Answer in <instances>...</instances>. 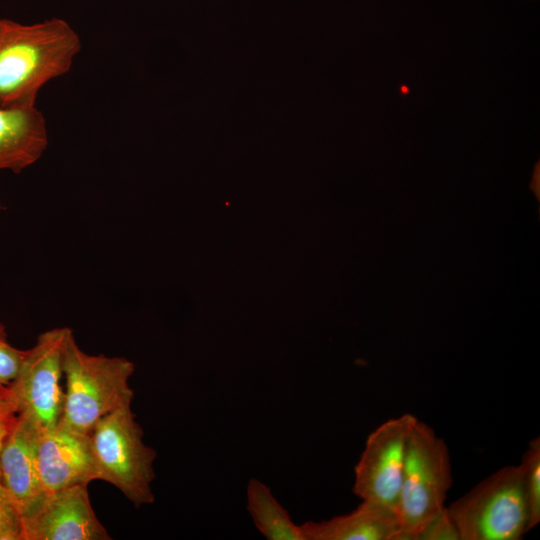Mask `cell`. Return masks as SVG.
I'll use <instances>...</instances> for the list:
<instances>
[{"label": "cell", "instance_id": "18", "mask_svg": "<svg viewBox=\"0 0 540 540\" xmlns=\"http://www.w3.org/2000/svg\"><path fill=\"white\" fill-rule=\"evenodd\" d=\"M2 208V205L0 204V209Z\"/></svg>", "mask_w": 540, "mask_h": 540}, {"label": "cell", "instance_id": "1", "mask_svg": "<svg viewBox=\"0 0 540 540\" xmlns=\"http://www.w3.org/2000/svg\"><path fill=\"white\" fill-rule=\"evenodd\" d=\"M81 47L63 19L23 24L0 17V107L36 105L40 90L70 71Z\"/></svg>", "mask_w": 540, "mask_h": 540}, {"label": "cell", "instance_id": "17", "mask_svg": "<svg viewBox=\"0 0 540 540\" xmlns=\"http://www.w3.org/2000/svg\"><path fill=\"white\" fill-rule=\"evenodd\" d=\"M21 520L4 488L0 472V540H20Z\"/></svg>", "mask_w": 540, "mask_h": 540}, {"label": "cell", "instance_id": "8", "mask_svg": "<svg viewBox=\"0 0 540 540\" xmlns=\"http://www.w3.org/2000/svg\"><path fill=\"white\" fill-rule=\"evenodd\" d=\"M88 485L69 486L44 495L21 519L20 540H109L97 518Z\"/></svg>", "mask_w": 540, "mask_h": 540}, {"label": "cell", "instance_id": "7", "mask_svg": "<svg viewBox=\"0 0 540 540\" xmlns=\"http://www.w3.org/2000/svg\"><path fill=\"white\" fill-rule=\"evenodd\" d=\"M415 419L404 414L378 426L368 436L354 469L353 493L397 516L406 450Z\"/></svg>", "mask_w": 540, "mask_h": 540}, {"label": "cell", "instance_id": "15", "mask_svg": "<svg viewBox=\"0 0 540 540\" xmlns=\"http://www.w3.org/2000/svg\"><path fill=\"white\" fill-rule=\"evenodd\" d=\"M415 540H461L447 506L436 513L417 533Z\"/></svg>", "mask_w": 540, "mask_h": 540}, {"label": "cell", "instance_id": "3", "mask_svg": "<svg viewBox=\"0 0 540 540\" xmlns=\"http://www.w3.org/2000/svg\"><path fill=\"white\" fill-rule=\"evenodd\" d=\"M143 436L131 406L108 413L90 432L94 480L112 484L136 507L155 500L151 484L157 453Z\"/></svg>", "mask_w": 540, "mask_h": 540}, {"label": "cell", "instance_id": "14", "mask_svg": "<svg viewBox=\"0 0 540 540\" xmlns=\"http://www.w3.org/2000/svg\"><path fill=\"white\" fill-rule=\"evenodd\" d=\"M520 466L528 515V531L540 522V438L532 439L524 452Z\"/></svg>", "mask_w": 540, "mask_h": 540}, {"label": "cell", "instance_id": "16", "mask_svg": "<svg viewBox=\"0 0 540 540\" xmlns=\"http://www.w3.org/2000/svg\"><path fill=\"white\" fill-rule=\"evenodd\" d=\"M26 350L14 347L8 340L5 325L0 321V384L9 385L17 376Z\"/></svg>", "mask_w": 540, "mask_h": 540}, {"label": "cell", "instance_id": "12", "mask_svg": "<svg viewBox=\"0 0 540 540\" xmlns=\"http://www.w3.org/2000/svg\"><path fill=\"white\" fill-rule=\"evenodd\" d=\"M300 528L305 540H402L398 516L367 501L347 514L307 521Z\"/></svg>", "mask_w": 540, "mask_h": 540}, {"label": "cell", "instance_id": "11", "mask_svg": "<svg viewBox=\"0 0 540 540\" xmlns=\"http://www.w3.org/2000/svg\"><path fill=\"white\" fill-rule=\"evenodd\" d=\"M48 142L46 120L36 105L0 107V171L21 173L43 156Z\"/></svg>", "mask_w": 540, "mask_h": 540}, {"label": "cell", "instance_id": "2", "mask_svg": "<svg viewBox=\"0 0 540 540\" xmlns=\"http://www.w3.org/2000/svg\"><path fill=\"white\" fill-rule=\"evenodd\" d=\"M134 371V363L124 357L84 352L72 334L64 349L66 388L59 423L78 432L90 433L108 413L131 406L134 391L129 386V379Z\"/></svg>", "mask_w": 540, "mask_h": 540}, {"label": "cell", "instance_id": "4", "mask_svg": "<svg viewBox=\"0 0 540 540\" xmlns=\"http://www.w3.org/2000/svg\"><path fill=\"white\" fill-rule=\"evenodd\" d=\"M452 484L448 446L417 418L408 440L399 496L402 540H415L422 527L445 506Z\"/></svg>", "mask_w": 540, "mask_h": 540}, {"label": "cell", "instance_id": "6", "mask_svg": "<svg viewBox=\"0 0 540 540\" xmlns=\"http://www.w3.org/2000/svg\"><path fill=\"white\" fill-rule=\"evenodd\" d=\"M72 334L69 327L41 333L34 346L26 350L17 376L8 385L16 413L29 419L40 432L53 428L61 418L63 356Z\"/></svg>", "mask_w": 540, "mask_h": 540}, {"label": "cell", "instance_id": "9", "mask_svg": "<svg viewBox=\"0 0 540 540\" xmlns=\"http://www.w3.org/2000/svg\"><path fill=\"white\" fill-rule=\"evenodd\" d=\"M37 462L45 494L94 481V459L90 433L61 423L40 432Z\"/></svg>", "mask_w": 540, "mask_h": 540}, {"label": "cell", "instance_id": "10", "mask_svg": "<svg viewBox=\"0 0 540 540\" xmlns=\"http://www.w3.org/2000/svg\"><path fill=\"white\" fill-rule=\"evenodd\" d=\"M39 435L40 430L29 419L17 414L0 453L2 483L20 520L45 495L37 462Z\"/></svg>", "mask_w": 540, "mask_h": 540}, {"label": "cell", "instance_id": "5", "mask_svg": "<svg viewBox=\"0 0 540 540\" xmlns=\"http://www.w3.org/2000/svg\"><path fill=\"white\" fill-rule=\"evenodd\" d=\"M461 540H519L528 532L520 464L495 471L447 506Z\"/></svg>", "mask_w": 540, "mask_h": 540}, {"label": "cell", "instance_id": "13", "mask_svg": "<svg viewBox=\"0 0 540 540\" xmlns=\"http://www.w3.org/2000/svg\"><path fill=\"white\" fill-rule=\"evenodd\" d=\"M247 510L259 532L268 540H305L300 525L273 496L270 488L251 479L247 489Z\"/></svg>", "mask_w": 540, "mask_h": 540}]
</instances>
